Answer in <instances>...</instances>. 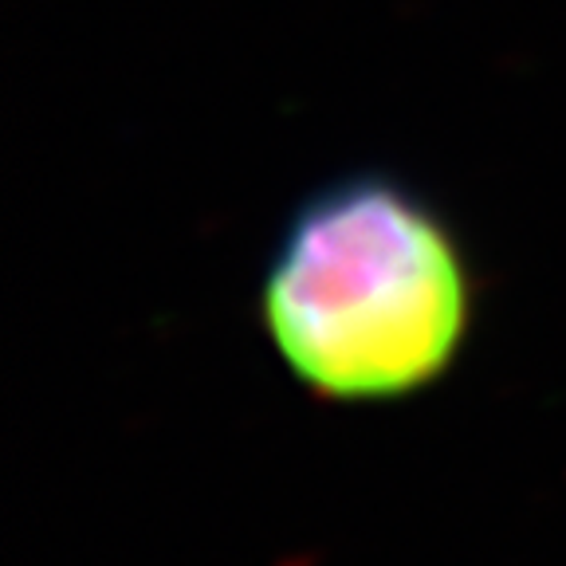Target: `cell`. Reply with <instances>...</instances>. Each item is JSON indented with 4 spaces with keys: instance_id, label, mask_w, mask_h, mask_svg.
Returning <instances> with one entry per match:
<instances>
[{
    "instance_id": "obj_1",
    "label": "cell",
    "mask_w": 566,
    "mask_h": 566,
    "mask_svg": "<svg viewBox=\"0 0 566 566\" xmlns=\"http://www.w3.org/2000/svg\"><path fill=\"white\" fill-rule=\"evenodd\" d=\"M280 363L323 401H401L452 370L472 327V268L421 189L354 169L311 189L260 283Z\"/></svg>"
}]
</instances>
